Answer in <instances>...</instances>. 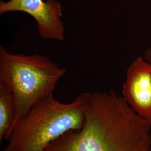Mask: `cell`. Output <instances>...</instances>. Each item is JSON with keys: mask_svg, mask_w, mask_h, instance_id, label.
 Wrapping results in <instances>:
<instances>
[{"mask_svg": "<svg viewBox=\"0 0 151 151\" xmlns=\"http://www.w3.org/2000/svg\"><path fill=\"white\" fill-rule=\"evenodd\" d=\"M151 123L114 91L91 93L85 120L44 151H151Z\"/></svg>", "mask_w": 151, "mask_h": 151, "instance_id": "obj_1", "label": "cell"}, {"mask_svg": "<svg viewBox=\"0 0 151 151\" xmlns=\"http://www.w3.org/2000/svg\"><path fill=\"white\" fill-rule=\"evenodd\" d=\"M90 92H82L70 103H60L53 94L35 104L13 128L4 151H44L54 140L83 127Z\"/></svg>", "mask_w": 151, "mask_h": 151, "instance_id": "obj_2", "label": "cell"}, {"mask_svg": "<svg viewBox=\"0 0 151 151\" xmlns=\"http://www.w3.org/2000/svg\"><path fill=\"white\" fill-rule=\"evenodd\" d=\"M65 73L46 55L14 54L0 45V82L12 92L15 103L12 129L35 104L53 94Z\"/></svg>", "mask_w": 151, "mask_h": 151, "instance_id": "obj_3", "label": "cell"}, {"mask_svg": "<svg viewBox=\"0 0 151 151\" xmlns=\"http://www.w3.org/2000/svg\"><path fill=\"white\" fill-rule=\"evenodd\" d=\"M23 12L32 16L37 22L39 35L43 39L62 41L65 27L62 21V4L56 0H9L0 2V14Z\"/></svg>", "mask_w": 151, "mask_h": 151, "instance_id": "obj_4", "label": "cell"}, {"mask_svg": "<svg viewBox=\"0 0 151 151\" xmlns=\"http://www.w3.org/2000/svg\"><path fill=\"white\" fill-rule=\"evenodd\" d=\"M122 97L138 115L151 123V63L139 57L128 67Z\"/></svg>", "mask_w": 151, "mask_h": 151, "instance_id": "obj_5", "label": "cell"}, {"mask_svg": "<svg viewBox=\"0 0 151 151\" xmlns=\"http://www.w3.org/2000/svg\"><path fill=\"white\" fill-rule=\"evenodd\" d=\"M16 107L12 92L0 82V142L8 138L14 124Z\"/></svg>", "mask_w": 151, "mask_h": 151, "instance_id": "obj_6", "label": "cell"}, {"mask_svg": "<svg viewBox=\"0 0 151 151\" xmlns=\"http://www.w3.org/2000/svg\"><path fill=\"white\" fill-rule=\"evenodd\" d=\"M145 60L151 63V47L145 52Z\"/></svg>", "mask_w": 151, "mask_h": 151, "instance_id": "obj_7", "label": "cell"}, {"mask_svg": "<svg viewBox=\"0 0 151 151\" xmlns=\"http://www.w3.org/2000/svg\"></svg>", "mask_w": 151, "mask_h": 151, "instance_id": "obj_8", "label": "cell"}]
</instances>
